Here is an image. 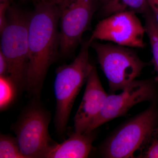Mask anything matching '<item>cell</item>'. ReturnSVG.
<instances>
[{
    "label": "cell",
    "instance_id": "7402d4cb",
    "mask_svg": "<svg viewBox=\"0 0 158 158\" xmlns=\"http://www.w3.org/2000/svg\"></svg>",
    "mask_w": 158,
    "mask_h": 158
},
{
    "label": "cell",
    "instance_id": "8fae6325",
    "mask_svg": "<svg viewBox=\"0 0 158 158\" xmlns=\"http://www.w3.org/2000/svg\"><path fill=\"white\" fill-rule=\"evenodd\" d=\"M94 131L84 133L75 132L64 142L60 144L55 143L44 158L88 157L94 139Z\"/></svg>",
    "mask_w": 158,
    "mask_h": 158
},
{
    "label": "cell",
    "instance_id": "ac0fdd59",
    "mask_svg": "<svg viewBox=\"0 0 158 158\" xmlns=\"http://www.w3.org/2000/svg\"><path fill=\"white\" fill-rule=\"evenodd\" d=\"M72 1V0H48L50 2L58 6L59 9L67 6Z\"/></svg>",
    "mask_w": 158,
    "mask_h": 158
},
{
    "label": "cell",
    "instance_id": "44dd1931",
    "mask_svg": "<svg viewBox=\"0 0 158 158\" xmlns=\"http://www.w3.org/2000/svg\"><path fill=\"white\" fill-rule=\"evenodd\" d=\"M99 1L105 4V3H106L107 2H108V1H110V0H99Z\"/></svg>",
    "mask_w": 158,
    "mask_h": 158
},
{
    "label": "cell",
    "instance_id": "3957f363",
    "mask_svg": "<svg viewBox=\"0 0 158 158\" xmlns=\"http://www.w3.org/2000/svg\"><path fill=\"white\" fill-rule=\"evenodd\" d=\"M30 16L10 6L7 23L1 33V51L9 65V77L17 91L25 89L29 64L28 31Z\"/></svg>",
    "mask_w": 158,
    "mask_h": 158
},
{
    "label": "cell",
    "instance_id": "30bf717a",
    "mask_svg": "<svg viewBox=\"0 0 158 158\" xmlns=\"http://www.w3.org/2000/svg\"><path fill=\"white\" fill-rule=\"evenodd\" d=\"M108 94L94 67L87 79L81 104L74 118L75 132H86L104 106Z\"/></svg>",
    "mask_w": 158,
    "mask_h": 158
},
{
    "label": "cell",
    "instance_id": "2e32d148",
    "mask_svg": "<svg viewBox=\"0 0 158 158\" xmlns=\"http://www.w3.org/2000/svg\"><path fill=\"white\" fill-rule=\"evenodd\" d=\"M139 158H158V129L140 148Z\"/></svg>",
    "mask_w": 158,
    "mask_h": 158
},
{
    "label": "cell",
    "instance_id": "9c48e42d",
    "mask_svg": "<svg viewBox=\"0 0 158 158\" xmlns=\"http://www.w3.org/2000/svg\"><path fill=\"white\" fill-rule=\"evenodd\" d=\"M122 90L118 94H108L102 110L86 132L123 116L135 105L153 98L156 93L153 84L147 80H135Z\"/></svg>",
    "mask_w": 158,
    "mask_h": 158
},
{
    "label": "cell",
    "instance_id": "5b68a950",
    "mask_svg": "<svg viewBox=\"0 0 158 158\" xmlns=\"http://www.w3.org/2000/svg\"><path fill=\"white\" fill-rule=\"evenodd\" d=\"M90 46L96 52L111 92L123 90L136 80L146 66L131 48L95 41Z\"/></svg>",
    "mask_w": 158,
    "mask_h": 158
},
{
    "label": "cell",
    "instance_id": "7a4b0ae2",
    "mask_svg": "<svg viewBox=\"0 0 158 158\" xmlns=\"http://www.w3.org/2000/svg\"><path fill=\"white\" fill-rule=\"evenodd\" d=\"M91 44L89 40L83 43L73 62L60 66L56 71L54 83L56 101L55 124L60 135L66 131L75 100L94 67L89 61V49Z\"/></svg>",
    "mask_w": 158,
    "mask_h": 158
},
{
    "label": "cell",
    "instance_id": "8992f818",
    "mask_svg": "<svg viewBox=\"0 0 158 158\" xmlns=\"http://www.w3.org/2000/svg\"><path fill=\"white\" fill-rule=\"evenodd\" d=\"M50 115L40 105L33 103L21 115L15 128L20 149L26 158H44L56 143L48 132Z\"/></svg>",
    "mask_w": 158,
    "mask_h": 158
},
{
    "label": "cell",
    "instance_id": "7c38bea8",
    "mask_svg": "<svg viewBox=\"0 0 158 158\" xmlns=\"http://www.w3.org/2000/svg\"><path fill=\"white\" fill-rule=\"evenodd\" d=\"M150 10L148 0H110L104 4L102 11L106 17L120 12L144 15Z\"/></svg>",
    "mask_w": 158,
    "mask_h": 158
},
{
    "label": "cell",
    "instance_id": "5bb4252c",
    "mask_svg": "<svg viewBox=\"0 0 158 158\" xmlns=\"http://www.w3.org/2000/svg\"><path fill=\"white\" fill-rule=\"evenodd\" d=\"M0 158H26L21 152L16 138L1 134Z\"/></svg>",
    "mask_w": 158,
    "mask_h": 158
},
{
    "label": "cell",
    "instance_id": "6da1fadb",
    "mask_svg": "<svg viewBox=\"0 0 158 158\" xmlns=\"http://www.w3.org/2000/svg\"><path fill=\"white\" fill-rule=\"evenodd\" d=\"M60 10L48 1L36 5L29 19V64L25 90L39 97L49 68L56 58L60 47L58 30Z\"/></svg>",
    "mask_w": 158,
    "mask_h": 158
},
{
    "label": "cell",
    "instance_id": "e0dca14e",
    "mask_svg": "<svg viewBox=\"0 0 158 158\" xmlns=\"http://www.w3.org/2000/svg\"><path fill=\"white\" fill-rule=\"evenodd\" d=\"M0 76H9L8 62L1 52H0Z\"/></svg>",
    "mask_w": 158,
    "mask_h": 158
},
{
    "label": "cell",
    "instance_id": "9a60e30c",
    "mask_svg": "<svg viewBox=\"0 0 158 158\" xmlns=\"http://www.w3.org/2000/svg\"><path fill=\"white\" fill-rule=\"evenodd\" d=\"M0 108L2 110L12 102L17 91L9 76H0Z\"/></svg>",
    "mask_w": 158,
    "mask_h": 158
},
{
    "label": "cell",
    "instance_id": "4fadbf2b",
    "mask_svg": "<svg viewBox=\"0 0 158 158\" xmlns=\"http://www.w3.org/2000/svg\"><path fill=\"white\" fill-rule=\"evenodd\" d=\"M143 15L145 20V31L151 48L153 63L158 72V26L151 10Z\"/></svg>",
    "mask_w": 158,
    "mask_h": 158
},
{
    "label": "cell",
    "instance_id": "52a82bcc",
    "mask_svg": "<svg viewBox=\"0 0 158 158\" xmlns=\"http://www.w3.org/2000/svg\"><path fill=\"white\" fill-rule=\"evenodd\" d=\"M145 27L137 14L120 12L105 17L97 24L90 41H110L117 45L131 48L145 46Z\"/></svg>",
    "mask_w": 158,
    "mask_h": 158
},
{
    "label": "cell",
    "instance_id": "ba28073f",
    "mask_svg": "<svg viewBox=\"0 0 158 158\" xmlns=\"http://www.w3.org/2000/svg\"><path fill=\"white\" fill-rule=\"evenodd\" d=\"M95 10V0H72L59 9L60 52L70 55L90 27Z\"/></svg>",
    "mask_w": 158,
    "mask_h": 158
},
{
    "label": "cell",
    "instance_id": "ffe728a7",
    "mask_svg": "<svg viewBox=\"0 0 158 158\" xmlns=\"http://www.w3.org/2000/svg\"><path fill=\"white\" fill-rule=\"evenodd\" d=\"M152 12V11H151ZM154 18L158 26V13H152Z\"/></svg>",
    "mask_w": 158,
    "mask_h": 158
},
{
    "label": "cell",
    "instance_id": "277c9868",
    "mask_svg": "<svg viewBox=\"0 0 158 158\" xmlns=\"http://www.w3.org/2000/svg\"><path fill=\"white\" fill-rule=\"evenodd\" d=\"M158 129V113L154 106L125 123L106 140L101 148L102 155L107 158L134 157Z\"/></svg>",
    "mask_w": 158,
    "mask_h": 158
},
{
    "label": "cell",
    "instance_id": "d6986e66",
    "mask_svg": "<svg viewBox=\"0 0 158 158\" xmlns=\"http://www.w3.org/2000/svg\"><path fill=\"white\" fill-rule=\"evenodd\" d=\"M148 6L152 13H158V0H148Z\"/></svg>",
    "mask_w": 158,
    "mask_h": 158
}]
</instances>
